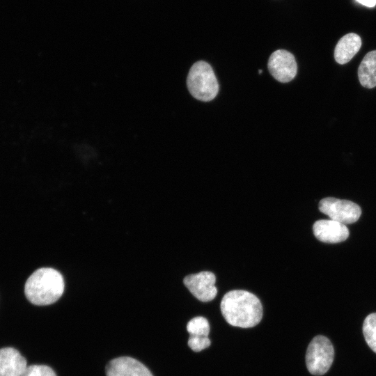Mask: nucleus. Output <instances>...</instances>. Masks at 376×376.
<instances>
[{"mask_svg": "<svg viewBox=\"0 0 376 376\" xmlns=\"http://www.w3.org/2000/svg\"><path fill=\"white\" fill-rule=\"evenodd\" d=\"M221 311L230 325L250 328L257 325L263 318V306L253 294L242 290L228 292L223 297Z\"/></svg>", "mask_w": 376, "mask_h": 376, "instance_id": "1", "label": "nucleus"}, {"mask_svg": "<svg viewBox=\"0 0 376 376\" xmlns=\"http://www.w3.org/2000/svg\"><path fill=\"white\" fill-rule=\"evenodd\" d=\"M64 291V280L57 270L42 267L36 270L27 279L24 293L27 299L37 306L56 302Z\"/></svg>", "mask_w": 376, "mask_h": 376, "instance_id": "2", "label": "nucleus"}, {"mask_svg": "<svg viewBox=\"0 0 376 376\" xmlns=\"http://www.w3.org/2000/svg\"><path fill=\"white\" fill-rule=\"evenodd\" d=\"M187 85L191 95L196 99L209 102L219 92V84L210 64L203 61L196 62L191 67Z\"/></svg>", "mask_w": 376, "mask_h": 376, "instance_id": "3", "label": "nucleus"}, {"mask_svg": "<svg viewBox=\"0 0 376 376\" xmlns=\"http://www.w3.org/2000/svg\"><path fill=\"white\" fill-rule=\"evenodd\" d=\"M334 357V347L329 338L316 336L309 343L306 353V364L310 373L322 375L330 368Z\"/></svg>", "mask_w": 376, "mask_h": 376, "instance_id": "4", "label": "nucleus"}, {"mask_svg": "<svg viewBox=\"0 0 376 376\" xmlns=\"http://www.w3.org/2000/svg\"><path fill=\"white\" fill-rule=\"evenodd\" d=\"M319 210L330 219L345 225L356 222L361 214V209L357 203L334 197L322 199L319 203Z\"/></svg>", "mask_w": 376, "mask_h": 376, "instance_id": "5", "label": "nucleus"}, {"mask_svg": "<svg viewBox=\"0 0 376 376\" xmlns=\"http://www.w3.org/2000/svg\"><path fill=\"white\" fill-rule=\"evenodd\" d=\"M267 67L272 77L282 83L292 80L297 72V65L294 56L284 49H278L271 54Z\"/></svg>", "mask_w": 376, "mask_h": 376, "instance_id": "6", "label": "nucleus"}, {"mask_svg": "<svg viewBox=\"0 0 376 376\" xmlns=\"http://www.w3.org/2000/svg\"><path fill=\"white\" fill-rule=\"evenodd\" d=\"M216 277L211 272L204 271L187 276L184 284L199 301H210L217 294L215 286Z\"/></svg>", "mask_w": 376, "mask_h": 376, "instance_id": "7", "label": "nucleus"}, {"mask_svg": "<svg viewBox=\"0 0 376 376\" xmlns=\"http://www.w3.org/2000/svg\"><path fill=\"white\" fill-rule=\"evenodd\" d=\"M315 237L325 243H339L346 240L350 235L345 224L332 219H320L313 226Z\"/></svg>", "mask_w": 376, "mask_h": 376, "instance_id": "8", "label": "nucleus"}, {"mask_svg": "<svg viewBox=\"0 0 376 376\" xmlns=\"http://www.w3.org/2000/svg\"><path fill=\"white\" fill-rule=\"evenodd\" d=\"M107 376H153L140 361L129 357L116 358L106 366Z\"/></svg>", "mask_w": 376, "mask_h": 376, "instance_id": "9", "label": "nucleus"}, {"mask_svg": "<svg viewBox=\"0 0 376 376\" xmlns=\"http://www.w3.org/2000/svg\"><path fill=\"white\" fill-rule=\"evenodd\" d=\"M26 367V360L17 350L0 349V376H21Z\"/></svg>", "mask_w": 376, "mask_h": 376, "instance_id": "10", "label": "nucleus"}, {"mask_svg": "<svg viewBox=\"0 0 376 376\" xmlns=\"http://www.w3.org/2000/svg\"><path fill=\"white\" fill-rule=\"evenodd\" d=\"M361 46V40L359 35L350 33L343 36L338 42L334 49V58L339 64L349 62L359 52Z\"/></svg>", "mask_w": 376, "mask_h": 376, "instance_id": "11", "label": "nucleus"}, {"mask_svg": "<svg viewBox=\"0 0 376 376\" xmlns=\"http://www.w3.org/2000/svg\"><path fill=\"white\" fill-rule=\"evenodd\" d=\"M358 77L363 87L376 86V50L367 53L363 57L359 67Z\"/></svg>", "mask_w": 376, "mask_h": 376, "instance_id": "12", "label": "nucleus"}, {"mask_svg": "<svg viewBox=\"0 0 376 376\" xmlns=\"http://www.w3.org/2000/svg\"><path fill=\"white\" fill-rule=\"evenodd\" d=\"M363 333L367 344L376 353V313L369 314L365 318Z\"/></svg>", "mask_w": 376, "mask_h": 376, "instance_id": "13", "label": "nucleus"}, {"mask_svg": "<svg viewBox=\"0 0 376 376\" xmlns=\"http://www.w3.org/2000/svg\"><path fill=\"white\" fill-rule=\"evenodd\" d=\"M187 330L192 336H208L210 324L205 318L198 316L189 321L187 324Z\"/></svg>", "mask_w": 376, "mask_h": 376, "instance_id": "14", "label": "nucleus"}, {"mask_svg": "<svg viewBox=\"0 0 376 376\" xmlns=\"http://www.w3.org/2000/svg\"><path fill=\"white\" fill-rule=\"evenodd\" d=\"M21 376H56V375L47 366L31 365L26 368Z\"/></svg>", "mask_w": 376, "mask_h": 376, "instance_id": "15", "label": "nucleus"}, {"mask_svg": "<svg viewBox=\"0 0 376 376\" xmlns=\"http://www.w3.org/2000/svg\"><path fill=\"white\" fill-rule=\"evenodd\" d=\"M211 343L208 336L190 335L188 339V346L194 352H201L208 347Z\"/></svg>", "mask_w": 376, "mask_h": 376, "instance_id": "16", "label": "nucleus"}, {"mask_svg": "<svg viewBox=\"0 0 376 376\" xmlns=\"http://www.w3.org/2000/svg\"><path fill=\"white\" fill-rule=\"evenodd\" d=\"M359 3L368 6L374 7L376 5V0H357Z\"/></svg>", "mask_w": 376, "mask_h": 376, "instance_id": "17", "label": "nucleus"}, {"mask_svg": "<svg viewBox=\"0 0 376 376\" xmlns=\"http://www.w3.org/2000/svg\"><path fill=\"white\" fill-rule=\"evenodd\" d=\"M258 72H259V73H261V72H262V70H258Z\"/></svg>", "mask_w": 376, "mask_h": 376, "instance_id": "18", "label": "nucleus"}]
</instances>
